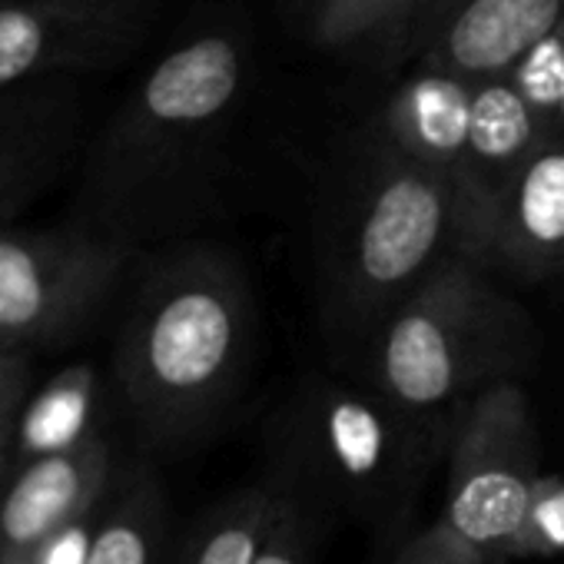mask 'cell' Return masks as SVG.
<instances>
[{"mask_svg": "<svg viewBox=\"0 0 564 564\" xmlns=\"http://www.w3.org/2000/svg\"><path fill=\"white\" fill-rule=\"evenodd\" d=\"M249 87L242 21L216 14L180 28L84 153L70 219L137 252L206 219Z\"/></svg>", "mask_w": 564, "mask_h": 564, "instance_id": "obj_1", "label": "cell"}, {"mask_svg": "<svg viewBox=\"0 0 564 564\" xmlns=\"http://www.w3.org/2000/svg\"><path fill=\"white\" fill-rule=\"evenodd\" d=\"M252 349V293L239 259L213 242L153 256L117 343V382L160 442L189 438L236 395Z\"/></svg>", "mask_w": 564, "mask_h": 564, "instance_id": "obj_2", "label": "cell"}, {"mask_svg": "<svg viewBox=\"0 0 564 564\" xmlns=\"http://www.w3.org/2000/svg\"><path fill=\"white\" fill-rule=\"evenodd\" d=\"M452 252H462L455 183L376 133L326 249V333L362 356L382 323Z\"/></svg>", "mask_w": 564, "mask_h": 564, "instance_id": "obj_3", "label": "cell"}, {"mask_svg": "<svg viewBox=\"0 0 564 564\" xmlns=\"http://www.w3.org/2000/svg\"><path fill=\"white\" fill-rule=\"evenodd\" d=\"M524 356V313L488 279L485 262L452 252L382 323L362 362L379 395L452 432L465 405L511 379Z\"/></svg>", "mask_w": 564, "mask_h": 564, "instance_id": "obj_4", "label": "cell"}, {"mask_svg": "<svg viewBox=\"0 0 564 564\" xmlns=\"http://www.w3.org/2000/svg\"><path fill=\"white\" fill-rule=\"evenodd\" d=\"M286 438L310 485L372 524H395L452 432L402 412L376 389L313 382L293 402Z\"/></svg>", "mask_w": 564, "mask_h": 564, "instance_id": "obj_5", "label": "cell"}, {"mask_svg": "<svg viewBox=\"0 0 564 564\" xmlns=\"http://www.w3.org/2000/svg\"><path fill=\"white\" fill-rule=\"evenodd\" d=\"M538 432L514 379L478 392L448 438V491L438 524L471 564H505L538 481Z\"/></svg>", "mask_w": 564, "mask_h": 564, "instance_id": "obj_6", "label": "cell"}, {"mask_svg": "<svg viewBox=\"0 0 564 564\" xmlns=\"http://www.w3.org/2000/svg\"><path fill=\"white\" fill-rule=\"evenodd\" d=\"M137 249L77 219L54 229L0 226V349L77 339L113 296Z\"/></svg>", "mask_w": 564, "mask_h": 564, "instance_id": "obj_7", "label": "cell"}, {"mask_svg": "<svg viewBox=\"0 0 564 564\" xmlns=\"http://www.w3.org/2000/svg\"><path fill=\"white\" fill-rule=\"evenodd\" d=\"M160 14L163 0H0V87L117 70Z\"/></svg>", "mask_w": 564, "mask_h": 564, "instance_id": "obj_8", "label": "cell"}, {"mask_svg": "<svg viewBox=\"0 0 564 564\" xmlns=\"http://www.w3.org/2000/svg\"><path fill=\"white\" fill-rule=\"evenodd\" d=\"M84 130L77 77L0 87V226L24 213L70 166Z\"/></svg>", "mask_w": 564, "mask_h": 564, "instance_id": "obj_9", "label": "cell"}, {"mask_svg": "<svg viewBox=\"0 0 564 564\" xmlns=\"http://www.w3.org/2000/svg\"><path fill=\"white\" fill-rule=\"evenodd\" d=\"M561 18L564 0H442L405 61L462 80L505 77Z\"/></svg>", "mask_w": 564, "mask_h": 564, "instance_id": "obj_10", "label": "cell"}, {"mask_svg": "<svg viewBox=\"0 0 564 564\" xmlns=\"http://www.w3.org/2000/svg\"><path fill=\"white\" fill-rule=\"evenodd\" d=\"M468 256L521 275L564 272V137H551L518 166Z\"/></svg>", "mask_w": 564, "mask_h": 564, "instance_id": "obj_11", "label": "cell"}, {"mask_svg": "<svg viewBox=\"0 0 564 564\" xmlns=\"http://www.w3.org/2000/svg\"><path fill=\"white\" fill-rule=\"evenodd\" d=\"M551 137L557 133L544 113L511 84V77L475 80L468 147L455 180L462 199V252L475 249L481 226L508 180Z\"/></svg>", "mask_w": 564, "mask_h": 564, "instance_id": "obj_12", "label": "cell"}, {"mask_svg": "<svg viewBox=\"0 0 564 564\" xmlns=\"http://www.w3.org/2000/svg\"><path fill=\"white\" fill-rule=\"evenodd\" d=\"M110 485V445L94 435L67 452L21 462L0 495V564H8L61 531L94 514Z\"/></svg>", "mask_w": 564, "mask_h": 564, "instance_id": "obj_13", "label": "cell"}, {"mask_svg": "<svg viewBox=\"0 0 564 564\" xmlns=\"http://www.w3.org/2000/svg\"><path fill=\"white\" fill-rule=\"evenodd\" d=\"M471 94L475 80L412 67L389 94L376 133L455 183L468 147Z\"/></svg>", "mask_w": 564, "mask_h": 564, "instance_id": "obj_14", "label": "cell"}, {"mask_svg": "<svg viewBox=\"0 0 564 564\" xmlns=\"http://www.w3.org/2000/svg\"><path fill=\"white\" fill-rule=\"evenodd\" d=\"M442 0H290V18L300 37L316 51L392 64L405 61L422 24Z\"/></svg>", "mask_w": 564, "mask_h": 564, "instance_id": "obj_15", "label": "cell"}, {"mask_svg": "<svg viewBox=\"0 0 564 564\" xmlns=\"http://www.w3.org/2000/svg\"><path fill=\"white\" fill-rule=\"evenodd\" d=\"M97 409V372L90 362H74L61 369L37 395H28L18 429L11 458L31 462L41 455L67 452L97 435L94 429Z\"/></svg>", "mask_w": 564, "mask_h": 564, "instance_id": "obj_16", "label": "cell"}, {"mask_svg": "<svg viewBox=\"0 0 564 564\" xmlns=\"http://www.w3.org/2000/svg\"><path fill=\"white\" fill-rule=\"evenodd\" d=\"M166 505L150 471H133L120 498L100 514L87 564H163Z\"/></svg>", "mask_w": 564, "mask_h": 564, "instance_id": "obj_17", "label": "cell"}, {"mask_svg": "<svg viewBox=\"0 0 564 564\" xmlns=\"http://www.w3.org/2000/svg\"><path fill=\"white\" fill-rule=\"evenodd\" d=\"M272 498L275 485L236 491L196 528L180 564H249L265 531Z\"/></svg>", "mask_w": 564, "mask_h": 564, "instance_id": "obj_18", "label": "cell"}, {"mask_svg": "<svg viewBox=\"0 0 564 564\" xmlns=\"http://www.w3.org/2000/svg\"><path fill=\"white\" fill-rule=\"evenodd\" d=\"M310 547H313V518L303 498H296L293 488L275 485L272 511L249 564H310Z\"/></svg>", "mask_w": 564, "mask_h": 564, "instance_id": "obj_19", "label": "cell"}, {"mask_svg": "<svg viewBox=\"0 0 564 564\" xmlns=\"http://www.w3.org/2000/svg\"><path fill=\"white\" fill-rule=\"evenodd\" d=\"M551 554H564V475H538L514 538V557Z\"/></svg>", "mask_w": 564, "mask_h": 564, "instance_id": "obj_20", "label": "cell"}, {"mask_svg": "<svg viewBox=\"0 0 564 564\" xmlns=\"http://www.w3.org/2000/svg\"><path fill=\"white\" fill-rule=\"evenodd\" d=\"M511 77V84L544 113H551V107L557 104L561 90H564V18L505 74Z\"/></svg>", "mask_w": 564, "mask_h": 564, "instance_id": "obj_21", "label": "cell"}, {"mask_svg": "<svg viewBox=\"0 0 564 564\" xmlns=\"http://www.w3.org/2000/svg\"><path fill=\"white\" fill-rule=\"evenodd\" d=\"M31 386V362L28 352L0 349V452H11L18 415L28 402Z\"/></svg>", "mask_w": 564, "mask_h": 564, "instance_id": "obj_22", "label": "cell"}, {"mask_svg": "<svg viewBox=\"0 0 564 564\" xmlns=\"http://www.w3.org/2000/svg\"><path fill=\"white\" fill-rule=\"evenodd\" d=\"M97 521H94V514H87L80 521H70V524H64L61 531H54L51 538H44L41 544H34L31 551H24L21 557H14L8 564H87Z\"/></svg>", "mask_w": 564, "mask_h": 564, "instance_id": "obj_23", "label": "cell"}, {"mask_svg": "<svg viewBox=\"0 0 564 564\" xmlns=\"http://www.w3.org/2000/svg\"><path fill=\"white\" fill-rule=\"evenodd\" d=\"M395 564H471V557L452 541V534L435 521L402 544Z\"/></svg>", "mask_w": 564, "mask_h": 564, "instance_id": "obj_24", "label": "cell"}, {"mask_svg": "<svg viewBox=\"0 0 564 564\" xmlns=\"http://www.w3.org/2000/svg\"><path fill=\"white\" fill-rule=\"evenodd\" d=\"M547 123H551V130H554L557 137H564V90H561L557 104L551 107V113H547Z\"/></svg>", "mask_w": 564, "mask_h": 564, "instance_id": "obj_25", "label": "cell"}, {"mask_svg": "<svg viewBox=\"0 0 564 564\" xmlns=\"http://www.w3.org/2000/svg\"><path fill=\"white\" fill-rule=\"evenodd\" d=\"M8 468H11V452H0V481H4Z\"/></svg>", "mask_w": 564, "mask_h": 564, "instance_id": "obj_26", "label": "cell"}]
</instances>
